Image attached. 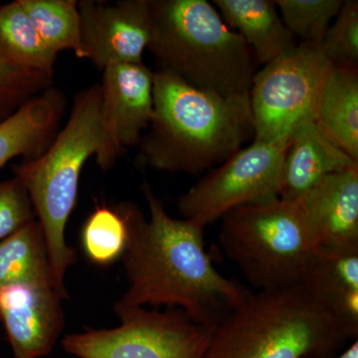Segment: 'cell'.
Instances as JSON below:
<instances>
[{
  "label": "cell",
  "instance_id": "cell-1",
  "mask_svg": "<svg viewBox=\"0 0 358 358\" xmlns=\"http://www.w3.org/2000/svg\"><path fill=\"white\" fill-rule=\"evenodd\" d=\"M141 190L148 219L138 205L121 203L129 228L122 257L128 288L117 303L178 308L193 322L214 329L253 292L216 270L205 249L204 227L171 217L147 182Z\"/></svg>",
  "mask_w": 358,
  "mask_h": 358
},
{
  "label": "cell",
  "instance_id": "cell-2",
  "mask_svg": "<svg viewBox=\"0 0 358 358\" xmlns=\"http://www.w3.org/2000/svg\"><path fill=\"white\" fill-rule=\"evenodd\" d=\"M148 129L140 145L148 166L174 173L210 171L254 136L249 95L202 91L157 70Z\"/></svg>",
  "mask_w": 358,
  "mask_h": 358
},
{
  "label": "cell",
  "instance_id": "cell-3",
  "mask_svg": "<svg viewBox=\"0 0 358 358\" xmlns=\"http://www.w3.org/2000/svg\"><path fill=\"white\" fill-rule=\"evenodd\" d=\"M106 136L101 121V86L95 84L75 96L67 124L41 157L23 160L14 176L24 185L41 226L59 293L68 296L65 278L77 260L66 241V227L77 203L82 171L96 157L103 169Z\"/></svg>",
  "mask_w": 358,
  "mask_h": 358
},
{
  "label": "cell",
  "instance_id": "cell-4",
  "mask_svg": "<svg viewBox=\"0 0 358 358\" xmlns=\"http://www.w3.org/2000/svg\"><path fill=\"white\" fill-rule=\"evenodd\" d=\"M350 341L355 338L300 284L253 292L214 327L203 358H334Z\"/></svg>",
  "mask_w": 358,
  "mask_h": 358
},
{
  "label": "cell",
  "instance_id": "cell-5",
  "mask_svg": "<svg viewBox=\"0 0 358 358\" xmlns=\"http://www.w3.org/2000/svg\"><path fill=\"white\" fill-rule=\"evenodd\" d=\"M152 51L159 71L222 96L249 95L255 59L207 0H150Z\"/></svg>",
  "mask_w": 358,
  "mask_h": 358
},
{
  "label": "cell",
  "instance_id": "cell-6",
  "mask_svg": "<svg viewBox=\"0 0 358 358\" xmlns=\"http://www.w3.org/2000/svg\"><path fill=\"white\" fill-rule=\"evenodd\" d=\"M219 242L258 291L301 284L319 249L301 200L281 197L242 205L223 216Z\"/></svg>",
  "mask_w": 358,
  "mask_h": 358
},
{
  "label": "cell",
  "instance_id": "cell-7",
  "mask_svg": "<svg viewBox=\"0 0 358 358\" xmlns=\"http://www.w3.org/2000/svg\"><path fill=\"white\" fill-rule=\"evenodd\" d=\"M114 310L119 326L68 334L62 341L65 352L77 358H203L213 329L182 310L117 303Z\"/></svg>",
  "mask_w": 358,
  "mask_h": 358
},
{
  "label": "cell",
  "instance_id": "cell-8",
  "mask_svg": "<svg viewBox=\"0 0 358 358\" xmlns=\"http://www.w3.org/2000/svg\"><path fill=\"white\" fill-rule=\"evenodd\" d=\"M333 63L320 45L301 43L256 72L249 92L254 141L289 138L301 122L315 120Z\"/></svg>",
  "mask_w": 358,
  "mask_h": 358
},
{
  "label": "cell",
  "instance_id": "cell-9",
  "mask_svg": "<svg viewBox=\"0 0 358 358\" xmlns=\"http://www.w3.org/2000/svg\"><path fill=\"white\" fill-rule=\"evenodd\" d=\"M289 138L253 141L210 169L179 197L181 217L205 228L242 205L279 196Z\"/></svg>",
  "mask_w": 358,
  "mask_h": 358
},
{
  "label": "cell",
  "instance_id": "cell-10",
  "mask_svg": "<svg viewBox=\"0 0 358 358\" xmlns=\"http://www.w3.org/2000/svg\"><path fill=\"white\" fill-rule=\"evenodd\" d=\"M78 58L99 70L115 64H140L152 39L150 0H81Z\"/></svg>",
  "mask_w": 358,
  "mask_h": 358
},
{
  "label": "cell",
  "instance_id": "cell-11",
  "mask_svg": "<svg viewBox=\"0 0 358 358\" xmlns=\"http://www.w3.org/2000/svg\"><path fill=\"white\" fill-rule=\"evenodd\" d=\"M154 78L155 72L143 63L103 70L101 121L107 152L103 171L114 166L127 148L140 145L154 115Z\"/></svg>",
  "mask_w": 358,
  "mask_h": 358
},
{
  "label": "cell",
  "instance_id": "cell-12",
  "mask_svg": "<svg viewBox=\"0 0 358 358\" xmlns=\"http://www.w3.org/2000/svg\"><path fill=\"white\" fill-rule=\"evenodd\" d=\"M63 300L50 286L0 289V320L14 358H41L53 350L65 327Z\"/></svg>",
  "mask_w": 358,
  "mask_h": 358
},
{
  "label": "cell",
  "instance_id": "cell-13",
  "mask_svg": "<svg viewBox=\"0 0 358 358\" xmlns=\"http://www.w3.org/2000/svg\"><path fill=\"white\" fill-rule=\"evenodd\" d=\"M300 200L319 248L358 244V166L329 174Z\"/></svg>",
  "mask_w": 358,
  "mask_h": 358
},
{
  "label": "cell",
  "instance_id": "cell-14",
  "mask_svg": "<svg viewBox=\"0 0 358 358\" xmlns=\"http://www.w3.org/2000/svg\"><path fill=\"white\" fill-rule=\"evenodd\" d=\"M355 166L358 162L338 148L315 120H305L289 134L279 196L300 199L322 178Z\"/></svg>",
  "mask_w": 358,
  "mask_h": 358
},
{
  "label": "cell",
  "instance_id": "cell-15",
  "mask_svg": "<svg viewBox=\"0 0 358 358\" xmlns=\"http://www.w3.org/2000/svg\"><path fill=\"white\" fill-rule=\"evenodd\" d=\"M301 284L358 338V244L317 249Z\"/></svg>",
  "mask_w": 358,
  "mask_h": 358
},
{
  "label": "cell",
  "instance_id": "cell-16",
  "mask_svg": "<svg viewBox=\"0 0 358 358\" xmlns=\"http://www.w3.org/2000/svg\"><path fill=\"white\" fill-rule=\"evenodd\" d=\"M64 108L63 94L49 88L0 122V169L15 157H41L57 136Z\"/></svg>",
  "mask_w": 358,
  "mask_h": 358
},
{
  "label": "cell",
  "instance_id": "cell-17",
  "mask_svg": "<svg viewBox=\"0 0 358 358\" xmlns=\"http://www.w3.org/2000/svg\"><path fill=\"white\" fill-rule=\"evenodd\" d=\"M221 17L265 66L299 43L282 22L274 0H213Z\"/></svg>",
  "mask_w": 358,
  "mask_h": 358
},
{
  "label": "cell",
  "instance_id": "cell-18",
  "mask_svg": "<svg viewBox=\"0 0 358 358\" xmlns=\"http://www.w3.org/2000/svg\"><path fill=\"white\" fill-rule=\"evenodd\" d=\"M315 122L358 162V68L333 65L317 102Z\"/></svg>",
  "mask_w": 358,
  "mask_h": 358
},
{
  "label": "cell",
  "instance_id": "cell-19",
  "mask_svg": "<svg viewBox=\"0 0 358 358\" xmlns=\"http://www.w3.org/2000/svg\"><path fill=\"white\" fill-rule=\"evenodd\" d=\"M13 285L50 286L59 293L37 219L0 242V289Z\"/></svg>",
  "mask_w": 358,
  "mask_h": 358
},
{
  "label": "cell",
  "instance_id": "cell-20",
  "mask_svg": "<svg viewBox=\"0 0 358 358\" xmlns=\"http://www.w3.org/2000/svg\"><path fill=\"white\" fill-rule=\"evenodd\" d=\"M57 55L44 43L20 0L0 6V61L54 75Z\"/></svg>",
  "mask_w": 358,
  "mask_h": 358
},
{
  "label": "cell",
  "instance_id": "cell-21",
  "mask_svg": "<svg viewBox=\"0 0 358 358\" xmlns=\"http://www.w3.org/2000/svg\"><path fill=\"white\" fill-rule=\"evenodd\" d=\"M128 238V222L121 204L96 206L85 221L81 233L85 255L99 266L110 265L122 259Z\"/></svg>",
  "mask_w": 358,
  "mask_h": 358
},
{
  "label": "cell",
  "instance_id": "cell-22",
  "mask_svg": "<svg viewBox=\"0 0 358 358\" xmlns=\"http://www.w3.org/2000/svg\"><path fill=\"white\" fill-rule=\"evenodd\" d=\"M40 37L49 49L76 53L80 43V16L76 0H20Z\"/></svg>",
  "mask_w": 358,
  "mask_h": 358
},
{
  "label": "cell",
  "instance_id": "cell-23",
  "mask_svg": "<svg viewBox=\"0 0 358 358\" xmlns=\"http://www.w3.org/2000/svg\"><path fill=\"white\" fill-rule=\"evenodd\" d=\"M282 22L301 43L320 45L343 0H274Z\"/></svg>",
  "mask_w": 358,
  "mask_h": 358
},
{
  "label": "cell",
  "instance_id": "cell-24",
  "mask_svg": "<svg viewBox=\"0 0 358 358\" xmlns=\"http://www.w3.org/2000/svg\"><path fill=\"white\" fill-rule=\"evenodd\" d=\"M53 76L0 61V122L51 88Z\"/></svg>",
  "mask_w": 358,
  "mask_h": 358
},
{
  "label": "cell",
  "instance_id": "cell-25",
  "mask_svg": "<svg viewBox=\"0 0 358 358\" xmlns=\"http://www.w3.org/2000/svg\"><path fill=\"white\" fill-rule=\"evenodd\" d=\"M333 65H358V1L348 0L320 44Z\"/></svg>",
  "mask_w": 358,
  "mask_h": 358
},
{
  "label": "cell",
  "instance_id": "cell-26",
  "mask_svg": "<svg viewBox=\"0 0 358 358\" xmlns=\"http://www.w3.org/2000/svg\"><path fill=\"white\" fill-rule=\"evenodd\" d=\"M36 219L27 190L13 178L0 182V242Z\"/></svg>",
  "mask_w": 358,
  "mask_h": 358
},
{
  "label": "cell",
  "instance_id": "cell-27",
  "mask_svg": "<svg viewBox=\"0 0 358 358\" xmlns=\"http://www.w3.org/2000/svg\"><path fill=\"white\" fill-rule=\"evenodd\" d=\"M336 358H358V341H352L348 348Z\"/></svg>",
  "mask_w": 358,
  "mask_h": 358
},
{
  "label": "cell",
  "instance_id": "cell-28",
  "mask_svg": "<svg viewBox=\"0 0 358 358\" xmlns=\"http://www.w3.org/2000/svg\"><path fill=\"white\" fill-rule=\"evenodd\" d=\"M0 6H1V4H0Z\"/></svg>",
  "mask_w": 358,
  "mask_h": 358
}]
</instances>
